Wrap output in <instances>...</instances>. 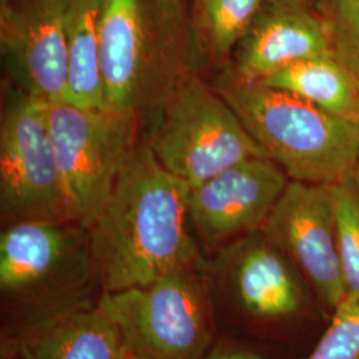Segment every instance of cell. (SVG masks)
<instances>
[{"label": "cell", "instance_id": "cell-1", "mask_svg": "<svg viewBox=\"0 0 359 359\" xmlns=\"http://www.w3.org/2000/svg\"><path fill=\"white\" fill-rule=\"evenodd\" d=\"M189 191L147 144L137 147L88 229L102 292L205 262L189 216Z\"/></svg>", "mask_w": 359, "mask_h": 359}, {"label": "cell", "instance_id": "cell-2", "mask_svg": "<svg viewBox=\"0 0 359 359\" xmlns=\"http://www.w3.org/2000/svg\"><path fill=\"white\" fill-rule=\"evenodd\" d=\"M209 60L185 0H104L100 72L105 108L148 117Z\"/></svg>", "mask_w": 359, "mask_h": 359}, {"label": "cell", "instance_id": "cell-3", "mask_svg": "<svg viewBox=\"0 0 359 359\" xmlns=\"http://www.w3.org/2000/svg\"><path fill=\"white\" fill-rule=\"evenodd\" d=\"M212 86L290 181L333 187L354 173L359 126L290 92L240 79L226 65Z\"/></svg>", "mask_w": 359, "mask_h": 359}, {"label": "cell", "instance_id": "cell-4", "mask_svg": "<svg viewBox=\"0 0 359 359\" xmlns=\"http://www.w3.org/2000/svg\"><path fill=\"white\" fill-rule=\"evenodd\" d=\"M148 117L147 147L189 188L265 156L231 105L200 75L180 83Z\"/></svg>", "mask_w": 359, "mask_h": 359}, {"label": "cell", "instance_id": "cell-5", "mask_svg": "<svg viewBox=\"0 0 359 359\" xmlns=\"http://www.w3.org/2000/svg\"><path fill=\"white\" fill-rule=\"evenodd\" d=\"M208 262L152 283L102 292L99 306L129 351L151 359H203L213 338Z\"/></svg>", "mask_w": 359, "mask_h": 359}, {"label": "cell", "instance_id": "cell-6", "mask_svg": "<svg viewBox=\"0 0 359 359\" xmlns=\"http://www.w3.org/2000/svg\"><path fill=\"white\" fill-rule=\"evenodd\" d=\"M96 276L90 231L77 222L19 221L0 236V290L32 321L86 299Z\"/></svg>", "mask_w": 359, "mask_h": 359}, {"label": "cell", "instance_id": "cell-7", "mask_svg": "<svg viewBox=\"0 0 359 359\" xmlns=\"http://www.w3.org/2000/svg\"><path fill=\"white\" fill-rule=\"evenodd\" d=\"M77 224L90 229L140 145V117L67 102L43 103Z\"/></svg>", "mask_w": 359, "mask_h": 359}, {"label": "cell", "instance_id": "cell-8", "mask_svg": "<svg viewBox=\"0 0 359 359\" xmlns=\"http://www.w3.org/2000/svg\"><path fill=\"white\" fill-rule=\"evenodd\" d=\"M0 118V209L8 224L77 222L41 102L13 84Z\"/></svg>", "mask_w": 359, "mask_h": 359}, {"label": "cell", "instance_id": "cell-9", "mask_svg": "<svg viewBox=\"0 0 359 359\" xmlns=\"http://www.w3.org/2000/svg\"><path fill=\"white\" fill-rule=\"evenodd\" d=\"M261 231L332 316L346 299L330 187L289 181Z\"/></svg>", "mask_w": 359, "mask_h": 359}, {"label": "cell", "instance_id": "cell-10", "mask_svg": "<svg viewBox=\"0 0 359 359\" xmlns=\"http://www.w3.org/2000/svg\"><path fill=\"white\" fill-rule=\"evenodd\" d=\"M67 0L0 1V52L15 88L43 103L67 102Z\"/></svg>", "mask_w": 359, "mask_h": 359}, {"label": "cell", "instance_id": "cell-11", "mask_svg": "<svg viewBox=\"0 0 359 359\" xmlns=\"http://www.w3.org/2000/svg\"><path fill=\"white\" fill-rule=\"evenodd\" d=\"M290 180L266 156L248 158L189 191L196 236L216 249L261 231Z\"/></svg>", "mask_w": 359, "mask_h": 359}, {"label": "cell", "instance_id": "cell-12", "mask_svg": "<svg viewBox=\"0 0 359 359\" xmlns=\"http://www.w3.org/2000/svg\"><path fill=\"white\" fill-rule=\"evenodd\" d=\"M208 268L236 306L256 321H290L308 306L305 280L262 231L218 249Z\"/></svg>", "mask_w": 359, "mask_h": 359}, {"label": "cell", "instance_id": "cell-13", "mask_svg": "<svg viewBox=\"0 0 359 359\" xmlns=\"http://www.w3.org/2000/svg\"><path fill=\"white\" fill-rule=\"evenodd\" d=\"M334 55L332 29L316 0H265L226 65L261 81L285 65Z\"/></svg>", "mask_w": 359, "mask_h": 359}, {"label": "cell", "instance_id": "cell-14", "mask_svg": "<svg viewBox=\"0 0 359 359\" xmlns=\"http://www.w3.org/2000/svg\"><path fill=\"white\" fill-rule=\"evenodd\" d=\"M27 359H128V345L99 304L81 299L32 321L13 341Z\"/></svg>", "mask_w": 359, "mask_h": 359}, {"label": "cell", "instance_id": "cell-15", "mask_svg": "<svg viewBox=\"0 0 359 359\" xmlns=\"http://www.w3.org/2000/svg\"><path fill=\"white\" fill-rule=\"evenodd\" d=\"M261 83L290 92L329 115L359 126V76L334 55L285 65Z\"/></svg>", "mask_w": 359, "mask_h": 359}, {"label": "cell", "instance_id": "cell-16", "mask_svg": "<svg viewBox=\"0 0 359 359\" xmlns=\"http://www.w3.org/2000/svg\"><path fill=\"white\" fill-rule=\"evenodd\" d=\"M104 0H67V103L104 109L100 72V20Z\"/></svg>", "mask_w": 359, "mask_h": 359}, {"label": "cell", "instance_id": "cell-17", "mask_svg": "<svg viewBox=\"0 0 359 359\" xmlns=\"http://www.w3.org/2000/svg\"><path fill=\"white\" fill-rule=\"evenodd\" d=\"M265 0H189L197 36L209 60L226 65Z\"/></svg>", "mask_w": 359, "mask_h": 359}, {"label": "cell", "instance_id": "cell-18", "mask_svg": "<svg viewBox=\"0 0 359 359\" xmlns=\"http://www.w3.org/2000/svg\"><path fill=\"white\" fill-rule=\"evenodd\" d=\"M330 192L346 298L359 301V184L350 175Z\"/></svg>", "mask_w": 359, "mask_h": 359}, {"label": "cell", "instance_id": "cell-19", "mask_svg": "<svg viewBox=\"0 0 359 359\" xmlns=\"http://www.w3.org/2000/svg\"><path fill=\"white\" fill-rule=\"evenodd\" d=\"M308 359H359V301L346 298Z\"/></svg>", "mask_w": 359, "mask_h": 359}, {"label": "cell", "instance_id": "cell-20", "mask_svg": "<svg viewBox=\"0 0 359 359\" xmlns=\"http://www.w3.org/2000/svg\"><path fill=\"white\" fill-rule=\"evenodd\" d=\"M332 29L334 56L359 76V0H316Z\"/></svg>", "mask_w": 359, "mask_h": 359}, {"label": "cell", "instance_id": "cell-21", "mask_svg": "<svg viewBox=\"0 0 359 359\" xmlns=\"http://www.w3.org/2000/svg\"><path fill=\"white\" fill-rule=\"evenodd\" d=\"M203 359H266L250 348L240 346H216Z\"/></svg>", "mask_w": 359, "mask_h": 359}, {"label": "cell", "instance_id": "cell-22", "mask_svg": "<svg viewBox=\"0 0 359 359\" xmlns=\"http://www.w3.org/2000/svg\"><path fill=\"white\" fill-rule=\"evenodd\" d=\"M1 359H27L25 355H22L18 350H15L10 344L6 342V346H3L1 351Z\"/></svg>", "mask_w": 359, "mask_h": 359}, {"label": "cell", "instance_id": "cell-23", "mask_svg": "<svg viewBox=\"0 0 359 359\" xmlns=\"http://www.w3.org/2000/svg\"><path fill=\"white\" fill-rule=\"evenodd\" d=\"M354 177L357 180V182L359 184V151H358V158H357V164H355V169H354Z\"/></svg>", "mask_w": 359, "mask_h": 359}, {"label": "cell", "instance_id": "cell-24", "mask_svg": "<svg viewBox=\"0 0 359 359\" xmlns=\"http://www.w3.org/2000/svg\"><path fill=\"white\" fill-rule=\"evenodd\" d=\"M128 359H151V358H147V357H142V355H137V354H133V353H130V354H129Z\"/></svg>", "mask_w": 359, "mask_h": 359}, {"label": "cell", "instance_id": "cell-25", "mask_svg": "<svg viewBox=\"0 0 359 359\" xmlns=\"http://www.w3.org/2000/svg\"><path fill=\"white\" fill-rule=\"evenodd\" d=\"M0 1H7V0H0Z\"/></svg>", "mask_w": 359, "mask_h": 359}]
</instances>
